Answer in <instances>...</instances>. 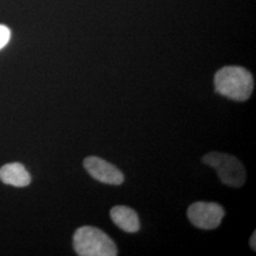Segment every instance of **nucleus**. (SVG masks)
<instances>
[{
    "label": "nucleus",
    "mask_w": 256,
    "mask_h": 256,
    "mask_svg": "<svg viewBox=\"0 0 256 256\" xmlns=\"http://www.w3.org/2000/svg\"><path fill=\"white\" fill-rule=\"evenodd\" d=\"M214 88L216 92L230 100L247 101L254 90V77L245 68L224 66L216 74Z\"/></svg>",
    "instance_id": "nucleus-1"
},
{
    "label": "nucleus",
    "mask_w": 256,
    "mask_h": 256,
    "mask_svg": "<svg viewBox=\"0 0 256 256\" xmlns=\"http://www.w3.org/2000/svg\"><path fill=\"white\" fill-rule=\"evenodd\" d=\"M74 248L80 256H115L118 250L114 241L102 230L84 226L75 232Z\"/></svg>",
    "instance_id": "nucleus-2"
},
{
    "label": "nucleus",
    "mask_w": 256,
    "mask_h": 256,
    "mask_svg": "<svg viewBox=\"0 0 256 256\" xmlns=\"http://www.w3.org/2000/svg\"><path fill=\"white\" fill-rule=\"evenodd\" d=\"M202 162L212 167L216 171L222 183L230 187L239 188L246 182V170L234 156L212 152L204 156Z\"/></svg>",
    "instance_id": "nucleus-3"
},
{
    "label": "nucleus",
    "mask_w": 256,
    "mask_h": 256,
    "mask_svg": "<svg viewBox=\"0 0 256 256\" xmlns=\"http://www.w3.org/2000/svg\"><path fill=\"white\" fill-rule=\"evenodd\" d=\"M187 216L196 228L214 230L220 226L225 212L223 207L216 202H198L189 207Z\"/></svg>",
    "instance_id": "nucleus-4"
},
{
    "label": "nucleus",
    "mask_w": 256,
    "mask_h": 256,
    "mask_svg": "<svg viewBox=\"0 0 256 256\" xmlns=\"http://www.w3.org/2000/svg\"><path fill=\"white\" fill-rule=\"evenodd\" d=\"M88 173L98 182L108 185H120L124 182V176L119 168L98 156H88L84 160Z\"/></svg>",
    "instance_id": "nucleus-5"
},
{
    "label": "nucleus",
    "mask_w": 256,
    "mask_h": 256,
    "mask_svg": "<svg viewBox=\"0 0 256 256\" xmlns=\"http://www.w3.org/2000/svg\"><path fill=\"white\" fill-rule=\"evenodd\" d=\"M110 218L114 224L126 232H137L140 220L135 210L128 206H115L110 210Z\"/></svg>",
    "instance_id": "nucleus-6"
},
{
    "label": "nucleus",
    "mask_w": 256,
    "mask_h": 256,
    "mask_svg": "<svg viewBox=\"0 0 256 256\" xmlns=\"http://www.w3.org/2000/svg\"><path fill=\"white\" fill-rule=\"evenodd\" d=\"M0 180L16 187H25L30 182V176L20 164H9L0 168Z\"/></svg>",
    "instance_id": "nucleus-7"
},
{
    "label": "nucleus",
    "mask_w": 256,
    "mask_h": 256,
    "mask_svg": "<svg viewBox=\"0 0 256 256\" xmlns=\"http://www.w3.org/2000/svg\"><path fill=\"white\" fill-rule=\"evenodd\" d=\"M10 38V30L8 27L0 25V50L9 43Z\"/></svg>",
    "instance_id": "nucleus-8"
},
{
    "label": "nucleus",
    "mask_w": 256,
    "mask_h": 256,
    "mask_svg": "<svg viewBox=\"0 0 256 256\" xmlns=\"http://www.w3.org/2000/svg\"><path fill=\"white\" fill-rule=\"evenodd\" d=\"M256 232L252 234V238H250V248L254 250H256Z\"/></svg>",
    "instance_id": "nucleus-9"
}]
</instances>
